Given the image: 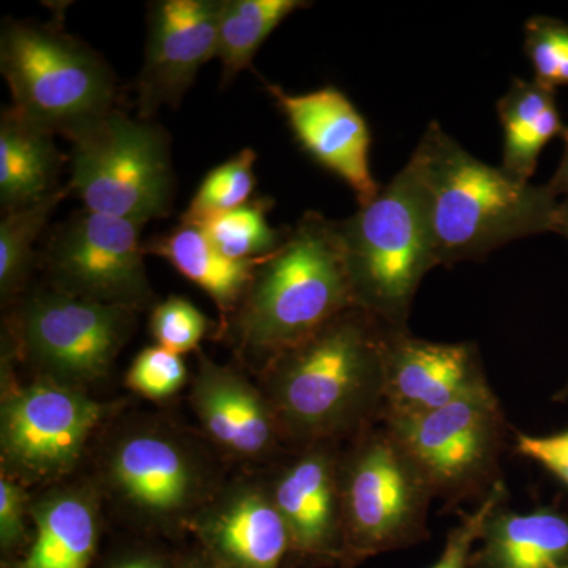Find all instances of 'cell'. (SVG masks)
Masks as SVG:
<instances>
[{
    "label": "cell",
    "instance_id": "cell-1",
    "mask_svg": "<svg viewBox=\"0 0 568 568\" xmlns=\"http://www.w3.org/2000/svg\"><path fill=\"white\" fill-rule=\"evenodd\" d=\"M392 328L353 306L268 361L265 398L280 429L315 444L366 424L384 407V358Z\"/></svg>",
    "mask_w": 568,
    "mask_h": 568
},
{
    "label": "cell",
    "instance_id": "cell-2",
    "mask_svg": "<svg viewBox=\"0 0 568 568\" xmlns=\"http://www.w3.org/2000/svg\"><path fill=\"white\" fill-rule=\"evenodd\" d=\"M424 192L437 264L476 261L500 246L555 233L560 200L548 185L489 166L429 123L409 159Z\"/></svg>",
    "mask_w": 568,
    "mask_h": 568
},
{
    "label": "cell",
    "instance_id": "cell-3",
    "mask_svg": "<svg viewBox=\"0 0 568 568\" xmlns=\"http://www.w3.org/2000/svg\"><path fill=\"white\" fill-rule=\"evenodd\" d=\"M353 306L338 222L306 212L257 265L235 312V334L245 353L272 361Z\"/></svg>",
    "mask_w": 568,
    "mask_h": 568
},
{
    "label": "cell",
    "instance_id": "cell-4",
    "mask_svg": "<svg viewBox=\"0 0 568 568\" xmlns=\"http://www.w3.org/2000/svg\"><path fill=\"white\" fill-rule=\"evenodd\" d=\"M338 231L355 305L406 328L422 280L439 265L413 164L407 162L368 204L338 222Z\"/></svg>",
    "mask_w": 568,
    "mask_h": 568
},
{
    "label": "cell",
    "instance_id": "cell-5",
    "mask_svg": "<svg viewBox=\"0 0 568 568\" xmlns=\"http://www.w3.org/2000/svg\"><path fill=\"white\" fill-rule=\"evenodd\" d=\"M0 70L13 106L52 134L70 140L115 110L108 63L58 26L3 21Z\"/></svg>",
    "mask_w": 568,
    "mask_h": 568
},
{
    "label": "cell",
    "instance_id": "cell-6",
    "mask_svg": "<svg viewBox=\"0 0 568 568\" xmlns=\"http://www.w3.org/2000/svg\"><path fill=\"white\" fill-rule=\"evenodd\" d=\"M70 140L69 186L85 211L141 223L170 213L174 173L163 129L114 110Z\"/></svg>",
    "mask_w": 568,
    "mask_h": 568
},
{
    "label": "cell",
    "instance_id": "cell-7",
    "mask_svg": "<svg viewBox=\"0 0 568 568\" xmlns=\"http://www.w3.org/2000/svg\"><path fill=\"white\" fill-rule=\"evenodd\" d=\"M339 566L410 547L425 537L428 481L388 429L366 436L339 469Z\"/></svg>",
    "mask_w": 568,
    "mask_h": 568
},
{
    "label": "cell",
    "instance_id": "cell-8",
    "mask_svg": "<svg viewBox=\"0 0 568 568\" xmlns=\"http://www.w3.org/2000/svg\"><path fill=\"white\" fill-rule=\"evenodd\" d=\"M386 422L435 496L474 491L499 455L503 413L488 384L429 413Z\"/></svg>",
    "mask_w": 568,
    "mask_h": 568
},
{
    "label": "cell",
    "instance_id": "cell-9",
    "mask_svg": "<svg viewBox=\"0 0 568 568\" xmlns=\"http://www.w3.org/2000/svg\"><path fill=\"white\" fill-rule=\"evenodd\" d=\"M144 223L84 211L52 235L44 265L54 290L100 304L142 308L152 290L140 233Z\"/></svg>",
    "mask_w": 568,
    "mask_h": 568
},
{
    "label": "cell",
    "instance_id": "cell-10",
    "mask_svg": "<svg viewBox=\"0 0 568 568\" xmlns=\"http://www.w3.org/2000/svg\"><path fill=\"white\" fill-rule=\"evenodd\" d=\"M133 312L55 290L37 294L22 310V346L54 383H92L106 375L129 338Z\"/></svg>",
    "mask_w": 568,
    "mask_h": 568
},
{
    "label": "cell",
    "instance_id": "cell-11",
    "mask_svg": "<svg viewBox=\"0 0 568 568\" xmlns=\"http://www.w3.org/2000/svg\"><path fill=\"white\" fill-rule=\"evenodd\" d=\"M104 407L77 388L33 384L3 399L2 458L31 480L58 477L80 458Z\"/></svg>",
    "mask_w": 568,
    "mask_h": 568
},
{
    "label": "cell",
    "instance_id": "cell-12",
    "mask_svg": "<svg viewBox=\"0 0 568 568\" xmlns=\"http://www.w3.org/2000/svg\"><path fill=\"white\" fill-rule=\"evenodd\" d=\"M220 0H162L149 11L144 65L138 78V111L148 121L160 108H178L197 71L219 50Z\"/></svg>",
    "mask_w": 568,
    "mask_h": 568
},
{
    "label": "cell",
    "instance_id": "cell-13",
    "mask_svg": "<svg viewBox=\"0 0 568 568\" xmlns=\"http://www.w3.org/2000/svg\"><path fill=\"white\" fill-rule=\"evenodd\" d=\"M265 88L301 148L351 186L358 207L368 204L381 190L369 168L372 134L345 93L332 85L306 93H290L271 82Z\"/></svg>",
    "mask_w": 568,
    "mask_h": 568
},
{
    "label": "cell",
    "instance_id": "cell-14",
    "mask_svg": "<svg viewBox=\"0 0 568 568\" xmlns=\"http://www.w3.org/2000/svg\"><path fill=\"white\" fill-rule=\"evenodd\" d=\"M473 343H435L392 328L384 358L386 418L417 416L487 386Z\"/></svg>",
    "mask_w": 568,
    "mask_h": 568
},
{
    "label": "cell",
    "instance_id": "cell-15",
    "mask_svg": "<svg viewBox=\"0 0 568 568\" xmlns=\"http://www.w3.org/2000/svg\"><path fill=\"white\" fill-rule=\"evenodd\" d=\"M338 463L327 448L306 452L276 481L272 499L301 559L339 564L343 548Z\"/></svg>",
    "mask_w": 568,
    "mask_h": 568
},
{
    "label": "cell",
    "instance_id": "cell-16",
    "mask_svg": "<svg viewBox=\"0 0 568 568\" xmlns=\"http://www.w3.org/2000/svg\"><path fill=\"white\" fill-rule=\"evenodd\" d=\"M201 551L216 568H282L290 530L272 495L246 488L196 523Z\"/></svg>",
    "mask_w": 568,
    "mask_h": 568
},
{
    "label": "cell",
    "instance_id": "cell-17",
    "mask_svg": "<svg viewBox=\"0 0 568 568\" xmlns=\"http://www.w3.org/2000/svg\"><path fill=\"white\" fill-rule=\"evenodd\" d=\"M193 406L205 432L241 457H261L275 446L280 429L272 406L233 369L201 361Z\"/></svg>",
    "mask_w": 568,
    "mask_h": 568
},
{
    "label": "cell",
    "instance_id": "cell-18",
    "mask_svg": "<svg viewBox=\"0 0 568 568\" xmlns=\"http://www.w3.org/2000/svg\"><path fill=\"white\" fill-rule=\"evenodd\" d=\"M111 477L130 504L153 515L183 510L196 488L192 463L182 448L152 433L126 437L115 447Z\"/></svg>",
    "mask_w": 568,
    "mask_h": 568
},
{
    "label": "cell",
    "instance_id": "cell-19",
    "mask_svg": "<svg viewBox=\"0 0 568 568\" xmlns=\"http://www.w3.org/2000/svg\"><path fill=\"white\" fill-rule=\"evenodd\" d=\"M474 549L469 568L568 566V517L552 510L528 514L497 508Z\"/></svg>",
    "mask_w": 568,
    "mask_h": 568
},
{
    "label": "cell",
    "instance_id": "cell-20",
    "mask_svg": "<svg viewBox=\"0 0 568 568\" xmlns=\"http://www.w3.org/2000/svg\"><path fill=\"white\" fill-rule=\"evenodd\" d=\"M51 132L17 108L0 119V201L7 212L39 203L58 192L63 155Z\"/></svg>",
    "mask_w": 568,
    "mask_h": 568
},
{
    "label": "cell",
    "instance_id": "cell-21",
    "mask_svg": "<svg viewBox=\"0 0 568 568\" xmlns=\"http://www.w3.org/2000/svg\"><path fill=\"white\" fill-rule=\"evenodd\" d=\"M144 252L166 260L179 274L211 295L224 315L237 312L263 261L231 260L213 246L203 230L182 222L170 233L148 242Z\"/></svg>",
    "mask_w": 568,
    "mask_h": 568
},
{
    "label": "cell",
    "instance_id": "cell-22",
    "mask_svg": "<svg viewBox=\"0 0 568 568\" xmlns=\"http://www.w3.org/2000/svg\"><path fill=\"white\" fill-rule=\"evenodd\" d=\"M36 536L9 568H91L99 545V517L88 497L62 493L33 508Z\"/></svg>",
    "mask_w": 568,
    "mask_h": 568
},
{
    "label": "cell",
    "instance_id": "cell-23",
    "mask_svg": "<svg viewBox=\"0 0 568 568\" xmlns=\"http://www.w3.org/2000/svg\"><path fill=\"white\" fill-rule=\"evenodd\" d=\"M497 114L504 130L500 168L511 178L529 182L541 151L567 129L556 102V89L515 78L497 102Z\"/></svg>",
    "mask_w": 568,
    "mask_h": 568
},
{
    "label": "cell",
    "instance_id": "cell-24",
    "mask_svg": "<svg viewBox=\"0 0 568 568\" xmlns=\"http://www.w3.org/2000/svg\"><path fill=\"white\" fill-rule=\"evenodd\" d=\"M308 6L301 0H223L216 50L223 63V84L252 67L254 54L272 32L294 11Z\"/></svg>",
    "mask_w": 568,
    "mask_h": 568
},
{
    "label": "cell",
    "instance_id": "cell-25",
    "mask_svg": "<svg viewBox=\"0 0 568 568\" xmlns=\"http://www.w3.org/2000/svg\"><path fill=\"white\" fill-rule=\"evenodd\" d=\"M272 205L274 203L268 197H257L233 211L201 220L194 226L203 230L209 241L224 256L237 261L256 260L275 252L286 235L283 231L274 230L267 222V212Z\"/></svg>",
    "mask_w": 568,
    "mask_h": 568
},
{
    "label": "cell",
    "instance_id": "cell-26",
    "mask_svg": "<svg viewBox=\"0 0 568 568\" xmlns=\"http://www.w3.org/2000/svg\"><path fill=\"white\" fill-rule=\"evenodd\" d=\"M71 192L63 186L39 203L7 212L0 223V291L3 301L18 293L32 265L33 244L55 205Z\"/></svg>",
    "mask_w": 568,
    "mask_h": 568
},
{
    "label": "cell",
    "instance_id": "cell-27",
    "mask_svg": "<svg viewBox=\"0 0 568 568\" xmlns=\"http://www.w3.org/2000/svg\"><path fill=\"white\" fill-rule=\"evenodd\" d=\"M256 153L252 149H244L237 155L231 156L227 162L213 168L194 193L181 222L194 224L216 213L233 211L250 203L256 185Z\"/></svg>",
    "mask_w": 568,
    "mask_h": 568
},
{
    "label": "cell",
    "instance_id": "cell-28",
    "mask_svg": "<svg viewBox=\"0 0 568 568\" xmlns=\"http://www.w3.org/2000/svg\"><path fill=\"white\" fill-rule=\"evenodd\" d=\"M525 51L534 80L551 89L568 85V24L558 18H529L525 24Z\"/></svg>",
    "mask_w": 568,
    "mask_h": 568
},
{
    "label": "cell",
    "instance_id": "cell-29",
    "mask_svg": "<svg viewBox=\"0 0 568 568\" xmlns=\"http://www.w3.org/2000/svg\"><path fill=\"white\" fill-rule=\"evenodd\" d=\"M207 327V317L182 297H170L156 305L151 317L156 346L179 355L196 349Z\"/></svg>",
    "mask_w": 568,
    "mask_h": 568
},
{
    "label": "cell",
    "instance_id": "cell-30",
    "mask_svg": "<svg viewBox=\"0 0 568 568\" xmlns=\"http://www.w3.org/2000/svg\"><path fill=\"white\" fill-rule=\"evenodd\" d=\"M186 381V365L182 355L160 346L148 347L134 358L126 373L132 390L152 399H163L181 390Z\"/></svg>",
    "mask_w": 568,
    "mask_h": 568
},
{
    "label": "cell",
    "instance_id": "cell-31",
    "mask_svg": "<svg viewBox=\"0 0 568 568\" xmlns=\"http://www.w3.org/2000/svg\"><path fill=\"white\" fill-rule=\"evenodd\" d=\"M504 496H506V488L503 481H495L476 510L467 515L457 528L448 534L439 559L429 568H469L474 548L480 540L489 517L503 506Z\"/></svg>",
    "mask_w": 568,
    "mask_h": 568
},
{
    "label": "cell",
    "instance_id": "cell-32",
    "mask_svg": "<svg viewBox=\"0 0 568 568\" xmlns=\"http://www.w3.org/2000/svg\"><path fill=\"white\" fill-rule=\"evenodd\" d=\"M26 495L20 485L11 478L0 480V549L3 559L13 564L22 556V549L29 544L26 526Z\"/></svg>",
    "mask_w": 568,
    "mask_h": 568
},
{
    "label": "cell",
    "instance_id": "cell-33",
    "mask_svg": "<svg viewBox=\"0 0 568 568\" xmlns=\"http://www.w3.org/2000/svg\"><path fill=\"white\" fill-rule=\"evenodd\" d=\"M517 448L523 457L544 466L568 487V429L548 436H518Z\"/></svg>",
    "mask_w": 568,
    "mask_h": 568
},
{
    "label": "cell",
    "instance_id": "cell-34",
    "mask_svg": "<svg viewBox=\"0 0 568 568\" xmlns=\"http://www.w3.org/2000/svg\"><path fill=\"white\" fill-rule=\"evenodd\" d=\"M104 568H174V559L164 558L163 555L148 551V549H138V551L123 552Z\"/></svg>",
    "mask_w": 568,
    "mask_h": 568
},
{
    "label": "cell",
    "instance_id": "cell-35",
    "mask_svg": "<svg viewBox=\"0 0 568 568\" xmlns=\"http://www.w3.org/2000/svg\"><path fill=\"white\" fill-rule=\"evenodd\" d=\"M560 138L564 140L562 159H560L558 171H556V174L552 175L551 181L547 185L556 197L566 200L568 197V126Z\"/></svg>",
    "mask_w": 568,
    "mask_h": 568
},
{
    "label": "cell",
    "instance_id": "cell-36",
    "mask_svg": "<svg viewBox=\"0 0 568 568\" xmlns=\"http://www.w3.org/2000/svg\"><path fill=\"white\" fill-rule=\"evenodd\" d=\"M174 568H216L211 560L205 558L203 551L193 552V555L179 556L174 559Z\"/></svg>",
    "mask_w": 568,
    "mask_h": 568
},
{
    "label": "cell",
    "instance_id": "cell-37",
    "mask_svg": "<svg viewBox=\"0 0 568 568\" xmlns=\"http://www.w3.org/2000/svg\"><path fill=\"white\" fill-rule=\"evenodd\" d=\"M555 234L562 235L568 241V197L560 200Z\"/></svg>",
    "mask_w": 568,
    "mask_h": 568
},
{
    "label": "cell",
    "instance_id": "cell-38",
    "mask_svg": "<svg viewBox=\"0 0 568 568\" xmlns=\"http://www.w3.org/2000/svg\"><path fill=\"white\" fill-rule=\"evenodd\" d=\"M560 568H568V566H564V567H560Z\"/></svg>",
    "mask_w": 568,
    "mask_h": 568
}]
</instances>
